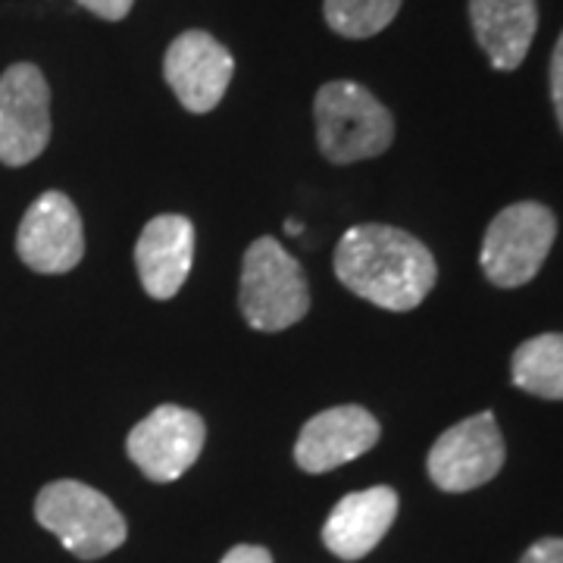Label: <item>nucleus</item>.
I'll return each mask as SVG.
<instances>
[{"label":"nucleus","mask_w":563,"mask_h":563,"mask_svg":"<svg viewBox=\"0 0 563 563\" xmlns=\"http://www.w3.org/2000/svg\"><path fill=\"white\" fill-rule=\"evenodd\" d=\"M195 261V225L179 213H163L144 225L135 244V266L151 298L169 301L191 273Z\"/></svg>","instance_id":"12"},{"label":"nucleus","mask_w":563,"mask_h":563,"mask_svg":"<svg viewBox=\"0 0 563 563\" xmlns=\"http://www.w3.org/2000/svg\"><path fill=\"white\" fill-rule=\"evenodd\" d=\"M401 0H325V22L342 38H373L398 16Z\"/></svg>","instance_id":"16"},{"label":"nucleus","mask_w":563,"mask_h":563,"mask_svg":"<svg viewBox=\"0 0 563 563\" xmlns=\"http://www.w3.org/2000/svg\"><path fill=\"white\" fill-rule=\"evenodd\" d=\"M379 420L357 404L329 407L313 420L303 422L295 461L303 473H329L344 463L357 461L373 444L379 442Z\"/></svg>","instance_id":"11"},{"label":"nucleus","mask_w":563,"mask_h":563,"mask_svg":"<svg viewBox=\"0 0 563 563\" xmlns=\"http://www.w3.org/2000/svg\"><path fill=\"white\" fill-rule=\"evenodd\" d=\"M203 442L207 426L201 413L179 404H161L129 432L125 451L151 483H176L201 457Z\"/></svg>","instance_id":"7"},{"label":"nucleus","mask_w":563,"mask_h":563,"mask_svg":"<svg viewBox=\"0 0 563 563\" xmlns=\"http://www.w3.org/2000/svg\"><path fill=\"white\" fill-rule=\"evenodd\" d=\"M35 520L54 532L60 544L79 561H98L117 551L129 529L117 504L91 485L57 479L44 485L35 501Z\"/></svg>","instance_id":"3"},{"label":"nucleus","mask_w":563,"mask_h":563,"mask_svg":"<svg viewBox=\"0 0 563 563\" xmlns=\"http://www.w3.org/2000/svg\"><path fill=\"white\" fill-rule=\"evenodd\" d=\"M239 307L247 325L257 332H282L307 317L310 291L301 263L276 239H257L247 247Z\"/></svg>","instance_id":"4"},{"label":"nucleus","mask_w":563,"mask_h":563,"mask_svg":"<svg viewBox=\"0 0 563 563\" xmlns=\"http://www.w3.org/2000/svg\"><path fill=\"white\" fill-rule=\"evenodd\" d=\"M551 101H554V113L563 132V35L558 38L554 57H551Z\"/></svg>","instance_id":"18"},{"label":"nucleus","mask_w":563,"mask_h":563,"mask_svg":"<svg viewBox=\"0 0 563 563\" xmlns=\"http://www.w3.org/2000/svg\"><path fill=\"white\" fill-rule=\"evenodd\" d=\"M398 517V495L388 485H373L344 495L322 526L325 548L342 561H361L388 536Z\"/></svg>","instance_id":"13"},{"label":"nucleus","mask_w":563,"mask_h":563,"mask_svg":"<svg viewBox=\"0 0 563 563\" xmlns=\"http://www.w3.org/2000/svg\"><path fill=\"white\" fill-rule=\"evenodd\" d=\"M220 563H273V554L261 544H235Z\"/></svg>","instance_id":"20"},{"label":"nucleus","mask_w":563,"mask_h":563,"mask_svg":"<svg viewBox=\"0 0 563 563\" xmlns=\"http://www.w3.org/2000/svg\"><path fill=\"white\" fill-rule=\"evenodd\" d=\"M507 448L495 413H476L439 435L429 451V476L442 492H473L501 473Z\"/></svg>","instance_id":"6"},{"label":"nucleus","mask_w":563,"mask_h":563,"mask_svg":"<svg viewBox=\"0 0 563 563\" xmlns=\"http://www.w3.org/2000/svg\"><path fill=\"white\" fill-rule=\"evenodd\" d=\"M470 20L492 66L510 73L526 60L532 47L539 7L536 0H470Z\"/></svg>","instance_id":"14"},{"label":"nucleus","mask_w":563,"mask_h":563,"mask_svg":"<svg viewBox=\"0 0 563 563\" xmlns=\"http://www.w3.org/2000/svg\"><path fill=\"white\" fill-rule=\"evenodd\" d=\"M285 232H288V235H301V222L288 220V225H285Z\"/></svg>","instance_id":"21"},{"label":"nucleus","mask_w":563,"mask_h":563,"mask_svg":"<svg viewBox=\"0 0 563 563\" xmlns=\"http://www.w3.org/2000/svg\"><path fill=\"white\" fill-rule=\"evenodd\" d=\"M520 563H563V539H542L523 554Z\"/></svg>","instance_id":"19"},{"label":"nucleus","mask_w":563,"mask_h":563,"mask_svg":"<svg viewBox=\"0 0 563 563\" xmlns=\"http://www.w3.org/2000/svg\"><path fill=\"white\" fill-rule=\"evenodd\" d=\"M558 239L554 213L536 201H520L504 207L492 220L483 242V273L498 288H520L536 279L544 257Z\"/></svg>","instance_id":"5"},{"label":"nucleus","mask_w":563,"mask_h":563,"mask_svg":"<svg viewBox=\"0 0 563 563\" xmlns=\"http://www.w3.org/2000/svg\"><path fill=\"white\" fill-rule=\"evenodd\" d=\"M51 141V88L38 66L16 63L0 76V163L25 166Z\"/></svg>","instance_id":"8"},{"label":"nucleus","mask_w":563,"mask_h":563,"mask_svg":"<svg viewBox=\"0 0 563 563\" xmlns=\"http://www.w3.org/2000/svg\"><path fill=\"white\" fill-rule=\"evenodd\" d=\"M313 117L322 157L339 166L379 157L395 139L391 113L357 81L342 79L322 85Z\"/></svg>","instance_id":"2"},{"label":"nucleus","mask_w":563,"mask_h":563,"mask_svg":"<svg viewBox=\"0 0 563 563\" xmlns=\"http://www.w3.org/2000/svg\"><path fill=\"white\" fill-rule=\"evenodd\" d=\"M510 379L544 401H563V335L544 332L517 347L510 361Z\"/></svg>","instance_id":"15"},{"label":"nucleus","mask_w":563,"mask_h":563,"mask_svg":"<svg viewBox=\"0 0 563 563\" xmlns=\"http://www.w3.org/2000/svg\"><path fill=\"white\" fill-rule=\"evenodd\" d=\"M235 73L232 54L207 32H181L163 57V76L188 113H210Z\"/></svg>","instance_id":"10"},{"label":"nucleus","mask_w":563,"mask_h":563,"mask_svg":"<svg viewBox=\"0 0 563 563\" xmlns=\"http://www.w3.org/2000/svg\"><path fill=\"white\" fill-rule=\"evenodd\" d=\"M335 276L363 301L407 313L432 291L439 266L432 251L410 232L369 222L342 235L335 247Z\"/></svg>","instance_id":"1"},{"label":"nucleus","mask_w":563,"mask_h":563,"mask_svg":"<svg viewBox=\"0 0 563 563\" xmlns=\"http://www.w3.org/2000/svg\"><path fill=\"white\" fill-rule=\"evenodd\" d=\"M76 3L85 7L88 13L101 16V20L120 22L129 16V10H132V3H135V0H76Z\"/></svg>","instance_id":"17"},{"label":"nucleus","mask_w":563,"mask_h":563,"mask_svg":"<svg viewBox=\"0 0 563 563\" xmlns=\"http://www.w3.org/2000/svg\"><path fill=\"white\" fill-rule=\"evenodd\" d=\"M16 251L29 269L44 276L76 269L85 257V232L76 203L63 191H44L22 217Z\"/></svg>","instance_id":"9"}]
</instances>
